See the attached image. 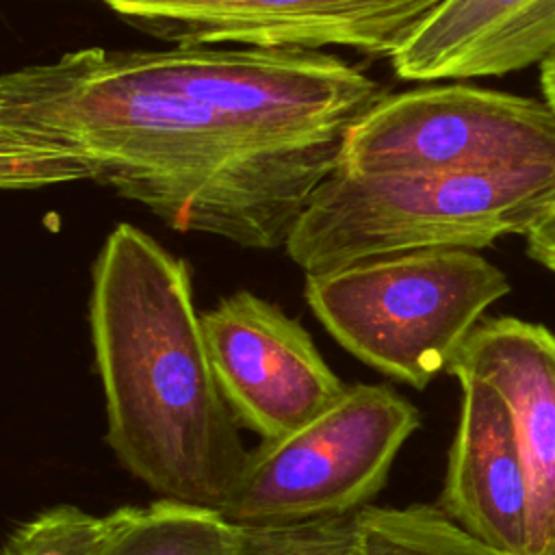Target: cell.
<instances>
[{"label":"cell","mask_w":555,"mask_h":555,"mask_svg":"<svg viewBox=\"0 0 555 555\" xmlns=\"http://www.w3.org/2000/svg\"><path fill=\"white\" fill-rule=\"evenodd\" d=\"M340 143L282 137L217 108L184 46L80 48L0 78V186L113 189L167 228L278 249Z\"/></svg>","instance_id":"6da1fadb"},{"label":"cell","mask_w":555,"mask_h":555,"mask_svg":"<svg viewBox=\"0 0 555 555\" xmlns=\"http://www.w3.org/2000/svg\"><path fill=\"white\" fill-rule=\"evenodd\" d=\"M106 444L158 499L219 509L247 451L217 384L189 264L117 223L91 264Z\"/></svg>","instance_id":"7a4b0ae2"},{"label":"cell","mask_w":555,"mask_h":555,"mask_svg":"<svg viewBox=\"0 0 555 555\" xmlns=\"http://www.w3.org/2000/svg\"><path fill=\"white\" fill-rule=\"evenodd\" d=\"M555 210V163L490 169L349 173L310 195L288 241L304 273L414 249H479L527 236Z\"/></svg>","instance_id":"3957f363"},{"label":"cell","mask_w":555,"mask_h":555,"mask_svg":"<svg viewBox=\"0 0 555 555\" xmlns=\"http://www.w3.org/2000/svg\"><path fill=\"white\" fill-rule=\"evenodd\" d=\"M512 291L475 249H414L306 273L321 325L371 369L425 390L464 347L488 306Z\"/></svg>","instance_id":"277c9868"},{"label":"cell","mask_w":555,"mask_h":555,"mask_svg":"<svg viewBox=\"0 0 555 555\" xmlns=\"http://www.w3.org/2000/svg\"><path fill=\"white\" fill-rule=\"evenodd\" d=\"M418 427V410L392 386H347L308 425L249 449L217 512L236 525L353 514L379 494L395 457Z\"/></svg>","instance_id":"5b68a950"},{"label":"cell","mask_w":555,"mask_h":555,"mask_svg":"<svg viewBox=\"0 0 555 555\" xmlns=\"http://www.w3.org/2000/svg\"><path fill=\"white\" fill-rule=\"evenodd\" d=\"M555 163V111L546 100L470 85L388 93L343 137L336 169L408 173Z\"/></svg>","instance_id":"8992f818"},{"label":"cell","mask_w":555,"mask_h":555,"mask_svg":"<svg viewBox=\"0 0 555 555\" xmlns=\"http://www.w3.org/2000/svg\"><path fill=\"white\" fill-rule=\"evenodd\" d=\"M442 0H106L160 41L392 56Z\"/></svg>","instance_id":"52a82bcc"},{"label":"cell","mask_w":555,"mask_h":555,"mask_svg":"<svg viewBox=\"0 0 555 555\" xmlns=\"http://www.w3.org/2000/svg\"><path fill=\"white\" fill-rule=\"evenodd\" d=\"M202 327L225 403L260 440L308 425L347 390L304 325L251 291L223 297Z\"/></svg>","instance_id":"ba28073f"},{"label":"cell","mask_w":555,"mask_h":555,"mask_svg":"<svg viewBox=\"0 0 555 555\" xmlns=\"http://www.w3.org/2000/svg\"><path fill=\"white\" fill-rule=\"evenodd\" d=\"M451 375L462 388V401L436 505L490 548L533 555L529 483L512 410L479 375Z\"/></svg>","instance_id":"9c48e42d"},{"label":"cell","mask_w":555,"mask_h":555,"mask_svg":"<svg viewBox=\"0 0 555 555\" xmlns=\"http://www.w3.org/2000/svg\"><path fill=\"white\" fill-rule=\"evenodd\" d=\"M507 401L527 470L533 555H555V334L516 317L481 319L449 366Z\"/></svg>","instance_id":"30bf717a"},{"label":"cell","mask_w":555,"mask_h":555,"mask_svg":"<svg viewBox=\"0 0 555 555\" xmlns=\"http://www.w3.org/2000/svg\"><path fill=\"white\" fill-rule=\"evenodd\" d=\"M555 52V0H442L390 56L408 82L503 76Z\"/></svg>","instance_id":"8fae6325"},{"label":"cell","mask_w":555,"mask_h":555,"mask_svg":"<svg viewBox=\"0 0 555 555\" xmlns=\"http://www.w3.org/2000/svg\"><path fill=\"white\" fill-rule=\"evenodd\" d=\"M117 514L100 555H230L232 522L212 507L156 499L117 507Z\"/></svg>","instance_id":"7c38bea8"},{"label":"cell","mask_w":555,"mask_h":555,"mask_svg":"<svg viewBox=\"0 0 555 555\" xmlns=\"http://www.w3.org/2000/svg\"><path fill=\"white\" fill-rule=\"evenodd\" d=\"M353 555H503L473 538L438 505H364L356 512Z\"/></svg>","instance_id":"4fadbf2b"},{"label":"cell","mask_w":555,"mask_h":555,"mask_svg":"<svg viewBox=\"0 0 555 555\" xmlns=\"http://www.w3.org/2000/svg\"><path fill=\"white\" fill-rule=\"evenodd\" d=\"M117 520V509L95 516L69 503L52 505L13 527L2 555H100Z\"/></svg>","instance_id":"5bb4252c"},{"label":"cell","mask_w":555,"mask_h":555,"mask_svg":"<svg viewBox=\"0 0 555 555\" xmlns=\"http://www.w3.org/2000/svg\"><path fill=\"white\" fill-rule=\"evenodd\" d=\"M356 512L288 525L232 522L230 555H353Z\"/></svg>","instance_id":"9a60e30c"},{"label":"cell","mask_w":555,"mask_h":555,"mask_svg":"<svg viewBox=\"0 0 555 555\" xmlns=\"http://www.w3.org/2000/svg\"><path fill=\"white\" fill-rule=\"evenodd\" d=\"M527 254L555 275V210L527 236Z\"/></svg>","instance_id":"2e32d148"},{"label":"cell","mask_w":555,"mask_h":555,"mask_svg":"<svg viewBox=\"0 0 555 555\" xmlns=\"http://www.w3.org/2000/svg\"><path fill=\"white\" fill-rule=\"evenodd\" d=\"M540 87H542V98L555 111V52L540 63Z\"/></svg>","instance_id":"e0dca14e"},{"label":"cell","mask_w":555,"mask_h":555,"mask_svg":"<svg viewBox=\"0 0 555 555\" xmlns=\"http://www.w3.org/2000/svg\"><path fill=\"white\" fill-rule=\"evenodd\" d=\"M95 2H106V0H95Z\"/></svg>","instance_id":"ac0fdd59"}]
</instances>
